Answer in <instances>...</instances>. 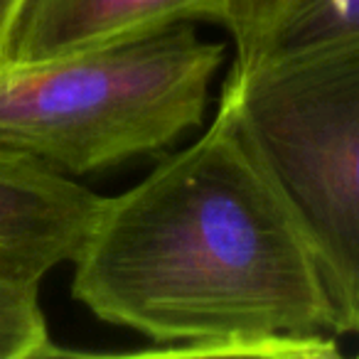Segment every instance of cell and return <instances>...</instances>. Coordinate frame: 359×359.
<instances>
[{"mask_svg": "<svg viewBox=\"0 0 359 359\" xmlns=\"http://www.w3.org/2000/svg\"><path fill=\"white\" fill-rule=\"evenodd\" d=\"M25 0H0V62H3V50H6L8 35L13 30L18 13H20Z\"/></svg>", "mask_w": 359, "mask_h": 359, "instance_id": "ba28073f", "label": "cell"}, {"mask_svg": "<svg viewBox=\"0 0 359 359\" xmlns=\"http://www.w3.org/2000/svg\"><path fill=\"white\" fill-rule=\"evenodd\" d=\"M101 205L72 175L0 148V264L37 278L72 264Z\"/></svg>", "mask_w": 359, "mask_h": 359, "instance_id": "5b68a950", "label": "cell"}, {"mask_svg": "<svg viewBox=\"0 0 359 359\" xmlns=\"http://www.w3.org/2000/svg\"><path fill=\"white\" fill-rule=\"evenodd\" d=\"M231 0H25L0 67H32L160 35L187 20L224 25Z\"/></svg>", "mask_w": 359, "mask_h": 359, "instance_id": "277c9868", "label": "cell"}, {"mask_svg": "<svg viewBox=\"0 0 359 359\" xmlns=\"http://www.w3.org/2000/svg\"><path fill=\"white\" fill-rule=\"evenodd\" d=\"M72 264L91 315L165 352L337 354L318 266L222 99L205 135L104 197Z\"/></svg>", "mask_w": 359, "mask_h": 359, "instance_id": "6da1fadb", "label": "cell"}, {"mask_svg": "<svg viewBox=\"0 0 359 359\" xmlns=\"http://www.w3.org/2000/svg\"><path fill=\"white\" fill-rule=\"evenodd\" d=\"M222 101L359 339V37L231 69Z\"/></svg>", "mask_w": 359, "mask_h": 359, "instance_id": "7a4b0ae2", "label": "cell"}, {"mask_svg": "<svg viewBox=\"0 0 359 359\" xmlns=\"http://www.w3.org/2000/svg\"><path fill=\"white\" fill-rule=\"evenodd\" d=\"M224 47L177 25L32 67H0V148L65 175L158 153L205 118Z\"/></svg>", "mask_w": 359, "mask_h": 359, "instance_id": "3957f363", "label": "cell"}, {"mask_svg": "<svg viewBox=\"0 0 359 359\" xmlns=\"http://www.w3.org/2000/svg\"><path fill=\"white\" fill-rule=\"evenodd\" d=\"M42 278L0 264V359L60 354L40 305Z\"/></svg>", "mask_w": 359, "mask_h": 359, "instance_id": "52a82bcc", "label": "cell"}, {"mask_svg": "<svg viewBox=\"0 0 359 359\" xmlns=\"http://www.w3.org/2000/svg\"><path fill=\"white\" fill-rule=\"evenodd\" d=\"M224 27L236 47L231 69H254L359 37V0H231Z\"/></svg>", "mask_w": 359, "mask_h": 359, "instance_id": "8992f818", "label": "cell"}]
</instances>
